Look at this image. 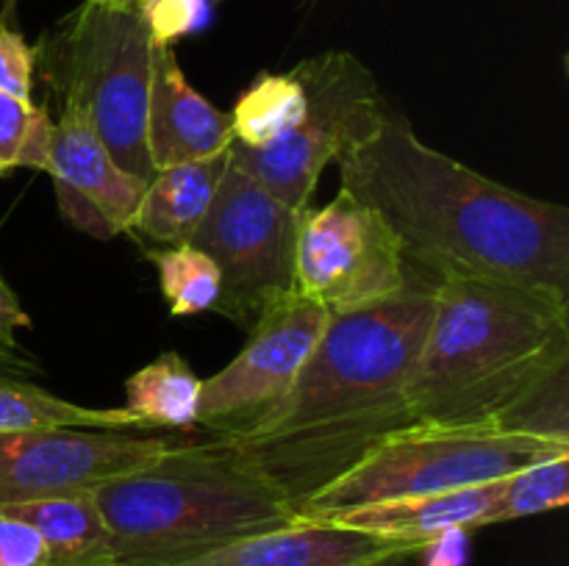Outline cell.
Listing matches in <instances>:
<instances>
[{
	"label": "cell",
	"mask_w": 569,
	"mask_h": 566,
	"mask_svg": "<svg viewBox=\"0 0 569 566\" xmlns=\"http://www.w3.org/2000/svg\"><path fill=\"white\" fill-rule=\"evenodd\" d=\"M433 286L437 277L411 266L398 294L328 316L292 388L259 420L220 438L300 508L381 438L411 425L406 386L433 314Z\"/></svg>",
	"instance_id": "cell-1"
},
{
	"label": "cell",
	"mask_w": 569,
	"mask_h": 566,
	"mask_svg": "<svg viewBox=\"0 0 569 566\" xmlns=\"http://www.w3.org/2000/svg\"><path fill=\"white\" fill-rule=\"evenodd\" d=\"M342 192L372 205L428 275L500 277L569 297V211L503 186L389 111L376 133L339 159Z\"/></svg>",
	"instance_id": "cell-2"
},
{
	"label": "cell",
	"mask_w": 569,
	"mask_h": 566,
	"mask_svg": "<svg viewBox=\"0 0 569 566\" xmlns=\"http://www.w3.org/2000/svg\"><path fill=\"white\" fill-rule=\"evenodd\" d=\"M569 297L442 272L406 386L411 422L495 425L569 442Z\"/></svg>",
	"instance_id": "cell-3"
},
{
	"label": "cell",
	"mask_w": 569,
	"mask_h": 566,
	"mask_svg": "<svg viewBox=\"0 0 569 566\" xmlns=\"http://www.w3.org/2000/svg\"><path fill=\"white\" fill-rule=\"evenodd\" d=\"M92 497L109 530L111 566H172L303 519L287 494L226 438L181 442Z\"/></svg>",
	"instance_id": "cell-4"
},
{
	"label": "cell",
	"mask_w": 569,
	"mask_h": 566,
	"mask_svg": "<svg viewBox=\"0 0 569 566\" xmlns=\"http://www.w3.org/2000/svg\"><path fill=\"white\" fill-rule=\"evenodd\" d=\"M569 453V442L495 425L411 422L389 433L359 464L300 505L303 519H331L345 511L420 494L453 492L503 481L526 466Z\"/></svg>",
	"instance_id": "cell-5"
},
{
	"label": "cell",
	"mask_w": 569,
	"mask_h": 566,
	"mask_svg": "<svg viewBox=\"0 0 569 566\" xmlns=\"http://www.w3.org/2000/svg\"><path fill=\"white\" fill-rule=\"evenodd\" d=\"M44 78L87 114L89 125L117 161L133 175H156L150 164L144 125L153 81L156 39L139 9H111L87 0L44 39Z\"/></svg>",
	"instance_id": "cell-6"
},
{
	"label": "cell",
	"mask_w": 569,
	"mask_h": 566,
	"mask_svg": "<svg viewBox=\"0 0 569 566\" xmlns=\"http://www.w3.org/2000/svg\"><path fill=\"white\" fill-rule=\"evenodd\" d=\"M292 72L306 89L303 120L267 148L231 144V161L289 209L303 211L326 166L367 142L392 105L372 72L345 50L300 61Z\"/></svg>",
	"instance_id": "cell-7"
},
{
	"label": "cell",
	"mask_w": 569,
	"mask_h": 566,
	"mask_svg": "<svg viewBox=\"0 0 569 566\" xmlns=\"http://www.w3.org/2000/svg\"><path fill=\"white\" fill-rule=\"evenodd\" d=\"M298 214L228 159L192 244L220 266L222 294L214 311L244 331L295 292Z\"/></svg>",
	"instance_id": "cell-8"
},
{
	"label": "cell",
	"mask_w": 569,
	"mask_h": 566,
	"mask_svg": "<svg viewBox=\"0 0 569 566\" xmlns=\"http://www.w3.org/2000/svg\"><path fill=\"white\" fill-rule=\"evenodd\" d=\"M411 264L398 233L372 205L339 189L322 209L306 205L295 233V294L328 316L392 297L409 283Z\"/></svg>",
	"instance_id": "cell-9"
},
{
	"label": "cell",
	"mask_w": 569,
	"mask_h": 566,
	"mask_svg": "<svg viewBox=\"0 0 569 566\" xmlns=\"http://www.w3.org/2000/svg\"><path fill=\"white\" fill-rule=\"evenodd\" d=\"M328 314L300 294H287L248 331L237 358L200 388L198 425L231 436L272 408L315 353Z\"/></svg>",
	"instance_id": "cell-10"
},
{
	"label": "cell",
	"mask_w": 569,
	"mask_h": 566,
	"mask_svg": "<svg viewBox=\"0 0 569 566\" xmlns=\"http://www.w3.org/2000/svg\"><path fill=\"white\" fill-rule=\"evenodd\" d=\"M181 438L156 433L31 427L0 431V508L89 492L178 447Z\"/></svg>",
	"instance_id": "cell-11"
},
{
	"label": "cell",
	"mask_w": 569,
	"mask_h": 566,
	"mask_svg": "<svg viewBox=\"0 0 569 566\" xmlns=\"http://www.w3.org/2000/svg\"><path fill=\"white\" fill-rule=\"evenodd\" d=\"M48 175L53 178L61 216L92 239L133 231V216L150 183L111 155L87 114L72 103H61Z\"/></svg>",
	"instance_id": "cell-12"
},
{
	"label": "cell",
	"mask_w": 569,
	"mask_h": 566,
	"mask_svg": "<svg viewBox=\"0 0 569 566\" xmlns=\"http://www.w3.org/2000/svg\"><path fill=\"white\" fill-rule=\"evenodd\" d=\"M422 547L426 544L378 536L328 519H298L250 533L172 566H392L420 555Z\"/></svg>",
	"instance_id": "cell-13"
},
{
	"label": "cell",
	"mask_w": 569,
	"mask_h": 566,
	"mask_svg": "<svg viewBox=\"0 0 569 566\" xmlns=\"http://www.w3.org/2000/svg\"><path fill=\"white\" fill-rule=\"evenodd\" d=\"M144 144L156 172L211 159L233 144L228 111L217 109L187 81L172 44H156Z\"/></svg>",
	"instance_id": "cell-14"
},
{
	"label": "cell",
	"mask_w": 569,
	"mask_h": 566,
	"mask_svg": "<svg viewBox=\"0 0 569 566\" xmlns=\"http://www.w3.org/2000/svg\"><path fill=\"white\" fill-rule=\"evenodd\" d=\"M503 481L481 483V486L453 488V492L420 494V497L389 499V503L365 505L345 511L328 522L356 527V530L378 533V536L403 538V542L428 544L445 530H476L487 527L489 514L503 494Z\"/></svg>",
	"instance_id": "cell-15"
},
{
	"label": "cell",
	"mask_w": 569,
	"mask_h": 566,
	"mask_svg": "<svg viewBox=\"0 0 569 566\" xmlns=\"http://www.w3.org/2000/svg\"><path fill=\"white\" fill-rule=\"evenodd\" d=\"M228 159L231 148L211 159L187 161L156 172L133 216V231L144 233L164 247L192 242L194 231L214 200Z\"/></svg>",
	"instance_id": "cell-16"
},
{
	"label": "cell",
	"mask_w": 569,
	"mask_h": 566,
	"mask_svg": "<svg viewBox=\"0 0 569 566\" xmlns=\"http://www.w3.org/2000/svg\"><path fill=\"white\" fill-rule=\"evenodd\" d=\"M0 511L17 516L39 533L48 553V566H111L109 530L92 488L31 499Z\"/></svg>",
	"instance_id": "cell-17"
},
{
	"label": "cell",
	"mask_w": 569,
	"mask_h": 566,
	"mask_svg": "<svg viewBox=\"0 0 569 566\" xmlns=\"http://www.w3.org/2000/svg\"><path fill=\"white\" fill-rule=\"evenodd\" d=\"M200 388L187 358L178 353H161L126 381V408L144 422L150 431H192L198 427Z\"/></svg>",
	"instance_id": "cell-18"
},
{
	"label": "cell",
	"mask_w": 569,
	"mask_h": 566,
	"mask_svg": "<svg viewBox=\"0 0 569 566\" xmlns=\"http://www.w3.org/2000/svg\"><path fill=\"white\" fill-rule=\"evenodd\" d=\"M31 427H89V431L153 433L128 408H89L44 392L20 377L0 375V431Z\"/></svg>",
	"instance_id": "cell-19"
},
{
	"label": "cell",
	"mask_w": 569,
	"mask_h": 566,
	"mask_svg": "<svg viewBox=\"0 0 569 566\" xmlns=\"http://www.w3.org/2000/svg\"><path fill=\"white\" fill-rule=\"evenodd\" d=\"M306 114V89L295 72H261L237 98L231 117L233 144L259 150L287 137Z\"/></svg>",
	"instance_id": "cell-20"
},
{
	"label": "cell",
	"mask_w": 569,
	"mask_h": 566,
	"mask_svg": "<svg viewBox=\"0 0 569 566\" xmlns=\"http://www.w3.org/2000/svg\"><path fill=\"white\" fill-rule=\"evenodd\" d=\"M148 259L159 272V289L172 316H194L214 311L222 294L220 266L209 253L187 244H170L161 250H148Z\"/></svg>",
	"instance_id": "cell-21"
},
{
	"label": "cell",
	"mask_w": 569,
	"mask_h": 566,
	"mask_svg": "<svg viewBox=\"0 0 569 566\" xmlns=\"http://www.w3.org/2000/svg\"><path fill=\"white\" fill-rule=\"evenodd\" d=\"M569 503V453L553 455L506 477L503 494L489 514L487 527L498 522L559 511Z\"/></svg>",
	"instance_id": "cell-22"
},
{
	"label": "cell",
	"mask_w": 569,
	"mask_h": 566,
	"mask_svg": "<svg viewBox=\"0 0 569 566\" xmlns=\"http://www.w3.org/2000/svg\"><path fill=\"white\" fill-rule=\"evenodd\" d=\"M33 67H37V53L31 44L0 22V92L33 103Z\"/></svg>",
	"instance_id": "cell-23"
},
{
	"label": "cell",
	"mask_w": 569,
	"mask_h": 566,
	"mask_svg": "<svg viewBox=\"0 0 569 566\" xmlns=\"http://www.w3.org/2000/svg\"><path fill=\"white\" fill-rule=\"evenodd\" d=\"M139 11L148 20L156 44H176L198 26L203 3L200 0H144Z\"/></svg>",
	"instance_id": "cell-24"
},
{
	"label": "cell",
	"mask_w": 569,
	"mask_h": 566,
	"mask_svg": "<svg viewBox=\"0 0 569 566\" xmlns=\"http://www.w3.org/2000/svg\"><path fill=\"white\" fill-rule=\"evenodd\" d=\"M0 566H48L39 533L6 511H0Z\"/></svg>",
	"instance_id": "cell-25"
},
{
	"label": "cell",
	"mask_w": 569,
	"mask_h": 566,
	"mask_svg": "<svg viewBox=\"0 0 569 566\" xmlns=\"http://www.w3.org/2000/svg\"><path fill=\"white\" fill-rule=\"evenodd\" d=\"M33 103L0 92V175L17 170L22 142L31 128Z\"/></svg>",
	"instance_id": "cell-26"
},
{
	"label": "cell",
	"mask_w": 569,
	"mask_h": 566,
	"mask_svg": "<svg viewBox=\"0 0 569 566\" xmlns=\"http://www.w3.org/2000/svg\"><path fill=\"white\" fill-rule=\"evenodd\" d=\"M53 131H56V122L50 120L48 109H44V105H33L31 128H28L26 142H22L17 170L28 166V170L48 172L50 148H53Z\"/></svg>",
	"instance_id": "cell-27"
},
{
	"label": "cell",
	"mask_w": 569,
	"mask_h": 566,
	"mask_svg": "<svg viewBox=\"0 0 569 566\" xmlns=\"http://www.w3.org/2000/svg\"><path fill=\"white\" fill-rule=\"evenodd\" d=\"M422 566H467L470 530H445L422 547Z\"/></svg>",
	"instance_id": "cell-28"
},
{
	"label": "cell",
	"mask_w": 569,
	"mask_h": 566,
	"mask_svg": "<svg viewBox=\"0 0 569 566\" xmlns=\"http://www.w3.org/2000/svg\"><path fill=\"white\" fill-rule=\"evenodd\" d=\"M22 327H31V316L26 314L14 289H11L9 283H6V277L0 275V344L20 347L17 331H22Z\"/></svg>",
	"instance_id": "cell-29"
},
{
	"label": "cell",
	"mask_w": 569,
	"mask_h": 566,
	"mask_svg": "<svg viewBox=\"0 0 569 566\" xmlns=\"http://www.w3.org/2000/svg\"><path fill=\"white\" fill-rule=\"evenodd\" d=\"M39 372V364L22 347L0 344V375L3 377H26Z\"/></svg>",
	"instance_id": "cell-30"
},
{
	"label": "cell",
	"mask_w": 569,
	"mask_h": 566,
	"mask_svg": "<svg viewBox=\"0 0 569 566\" xmlns=\"http://www.w3.org/2000/svg\"><path fill=\"white\" fill-rule=\"evenodd\" d=\"M92 3L100 6H111V9H139L144 0H92Z\"/></svg>",
	"instance_id": "cell-31"
}]
</instances>
